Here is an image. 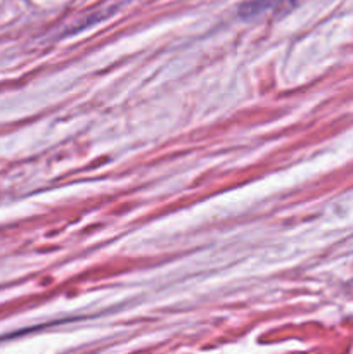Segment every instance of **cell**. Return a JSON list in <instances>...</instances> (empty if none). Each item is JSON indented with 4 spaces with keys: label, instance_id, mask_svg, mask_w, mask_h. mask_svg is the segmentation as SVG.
Returning a JSON list of instances; mask_svg holds the SVG:
<instances>
[]
</instances>
